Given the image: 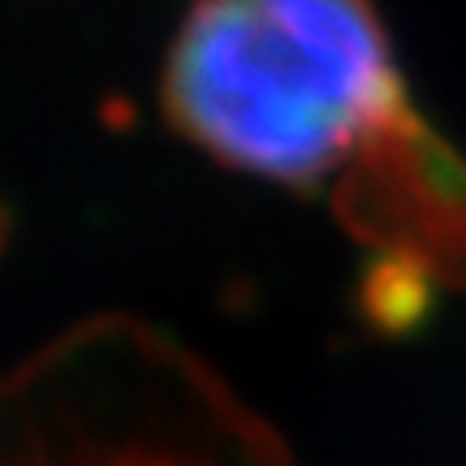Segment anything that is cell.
I'll return each instance as SVG.
<instances>
[{"label":"cell","instance_id":"6da1fadb","mask_svg":"<svg viewBox=\"0 0 466 466\" xmlns=\"http://www.w3.org/2000/svg\"><path fill=\"white\" fill-rule=\"evenodd\" d=\"M410 104L380 17L350 0L199 5L165 56V108L190 143L324 199Z\"/></svg>","mask_w":466,"mask_h":466},{"label":"cell","instance_id":"7a4b0ae2","mask_svg":"<svg viewBox=\"0 0 466 466\" xmlns=\"http://www.w3.org/2000/svg\"><path fill=\"white\" fill-rule=\"evenodd\" d=\"M0 415V466H299L195 350L143 319L66 341Z\"/></svg>","mask_w":466,"mask_h":466}]
</instances>
